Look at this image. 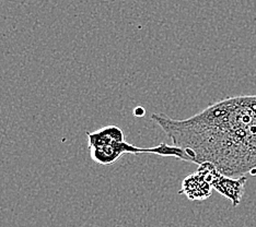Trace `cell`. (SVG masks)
<instances>
[{
  "mask_svg": "<svg viewBox=\"0 0 256 227\" xmlns=\"http://www.w3.org/2000/svg\"><path fill=\"white\" fill-rule=\"evenodd\" d=\"M185 162L210 163L229 177L256 176V95L226 97L188 119L152 114Z\"/></svg>",
  "mask_w": 256,
  "mask_h": 227,
  "instance_id": "cell-1",
  "label": "cell"
},
{
  "mask_svg": "<svg viewBox=\"0 0 256 227\" xmlns=\"http://www.w3.org/2000/svg\"><path fill=\"white\" fill-rule=\"evenodd\" d=\"M90 156L96 164L108 166L113 164L124 154L150 153L161 156L176 157L185 161V154L181 149L166 143H160L154 148H139L128 143L123 130L116 126H106L93 132H86Z\"/></svg>",
  "mask_w": 256,
  "mask_h": 227,
  "instance_id": "cell-2",
  "label": "cell"
},
{
  "mask_svg": "<svg viewBox=\"0 0 256 227\" xmlns=\"http://www.w3.org/2000/svg\"><path fill=\"white\" fill-rule=\"evenodd\" d=\"M198 170L205 175L214 190H217L220 195L224 196L232 201L234 207L240 205L244 194V185L246 183V176L236 178L226 176L210 163H202L198 166Z\"/></svg>",
  "mask_w": 256,
  "mask_h": 227,
  "instance_id": "cell-3",
  "label": "cell"
},
{
  "mask_svg": "<svg viewBox=\"0 0 256 227\" xmlns=\"http://www.w3.org/2000/svg\"><path fill=\"white\" fill-rule=\"evenodd\" d=\"M212 186L208 182L205 175L197 170L183 180L180 194H184L190 200L204 201L212 196Z\"/></svg>",
  "mask_w": 256,
  "mask_h": 227,
  "instance_id": "cell-4",
  "label": "cell"
},
{
  "mask_svg": "<svg viewBox=\"0 0 256 227\" xmlns=\"http://www.w3.org/2000/svg\"><path fill=\"white\" fill-rule=\"evenodd\" d=\"M144 114H146V112H144V109L140 106L136 107L135 110H134V115L137 116V117H138V116H139V117H142V116H144Z\"/></svg>",
  "mask_w": 256,
  "mask_h": 227,
  "instance_id": "cell-5",
  "label": "cell"
}]
</instances>
